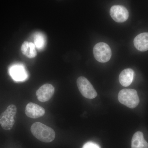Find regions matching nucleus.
<instances>
[{
    "mask_svg": "<svg viewBox=\"0 0 148 148\" xmlns=\"http://www.w3.org/2000/svg\"><path fill=\"white\" fill-rule=\"evenodd\" d=\"M55 91L53 86L49 84H46L42 86L37 90L36 95L38 100L44 103L49 101L52 98Z\"/></svg>",
    "mask_w": 148,
    "mask_h": 148,
    "instance_id": "obj_7",
    "label": "nucleus"
},
{
    "mask_svg": "<svg viewBox=\"0 0 148 148\" xmlns=\"http://www.w3.org/2000/svg\"><path fill=\"white\" fill-rule=\"evenodd\" d=\"M110 14L115 21L119 23L125 22L129 17V12L123 6L115 5L110 10Z\"/></svg>",
    "mask_w": 148,
    "mask_h": 148,
    "instance_id": "obj_6",
    "label": "nucleus"
},
{
    "mask_svg": "<svg viewBox=\"0 0 148 148\" xmlns=\"http://www.w3.org/2000/svg\"><path fill=\"white\" fill-rule=\"evenodd\" d=\"M17 112V108L14 105H10L0 115V124L5 130H9L13 127L15 120L14 117Z\"/></svg>",
    "mask_w": 148,
    "mask_h": 148,
    "instance_id": "obj_3",
    "label": "nucleus"
},
{
    "mask_svg": "<svg viewBox=\"0 0 148 148\" xmlns=\"http://www.w3.org/2000/svg\"><path fill=\"white\" fill-rule=\"evenodd\" d=\"M77 85L82 95L88 99H93L97 93L90 82L84 77H80L77 81Z\"/></svg>",
    "mask_w": 148,
    "mask_h": 148,
    "instance_id": "obj_5",
    "label": "nucleus"
},
{
    "mask_svg": "<svg viewBox=\"0 0 148 148\" xmlns=\"http://www.w3.org/2000/svg\"><path fill=\"white\" fill-rule=\"evenodd\" d=\"M134 76V72L132 69H125L120 74L119 82L123 86L127 87L132 84Z\"/></svg>",
    "mask_w": 148,
    "mask_h": 148,
    "instance_id": "obj_11",
    "label": "nucleus"
},
{
    "mask_svg": "<svg viewBox=\"0 0 148 148\" xmlns=\"http://www.w3.org/2000/svg\"><path fill=\"white\" fill-rule=\"evenodd\" d=\"M119 101L121 104L130 108H136L140 102L138 92L135 89H123L120 91Z\"/></svg>",
    "mask_w": 148,
    "mask_h": 148,
    "instance_id": "obj_2",
    "label": "nucleus"
},
{
    "mask_svg": "<svg viewBox=\"0 0 148 148\" xmlns=\"http://www.w3.org/2000/svg\"><path fill=\"white\" fill-rule=\"evenodd\" d=\"M95 59L101 63H106L111 58L112 51L110 46L104 42H99L95 45L93 49Z\"/></svg>",
    "mask_w": 148,
    "mask_h": 148,
    "instance_id": "obj_4",
    "label": "nucleus"
},
{
    "mask_svg": "<svg viewBox=\"0 0 148 148\" xmlns=\"http://www.w3.org/2000/svg\"><path fill=\"white\" fill-rule=\"evenodd\" d=\"M29 42L27 41H25L22 44V46L21 47V51L22 53L25 55V53H26V51L28 49V48L29 47Z\"/></svg>",
    "mask_w": 148,
    "mask_h": 148,
    "instance_id": "obj_16",
    "label": "nucleus"
},
{
    "mask_svg": "<svg viewBox=\"0 0 148 148\" xmlns=\"http://www.w3.org/2000/svg\"><path fill=\"white\" fill-rule=\"evenodd\" d=\"M9 71L11 76L16 81H23L28 77L27 72L22 65H14L11 67Z\"/></svg>",
    "mask_w": 148,
    "mask_h": 148,
    "instance_id": "obj_9",
    "label": "nucleus"
},
{
    "mask_svg": "<svg viewBox=\"0 0 148 148\" xmlns=\"http://www.w3.org/2000/svg\"><path fill=\"white\" fill-rule=\"evenodd\" d=\"M31 131L35 138L44 143H51L55 138L54 130L40 122H36L32 125Z\"/></svg>",
    "mask_w": 148,
    "mask_h": 148,
    "instance_id": "obj_1",
    "label": "nucleus"
},
{
    "mask_svg": "<svg viewBox=\"0 0 148 148\" xmlns=\"http://www.w3.org/2000/svg\"><path fill=\"white\" fill-rule=\"evenodd\" d=\"M82 148H101L100 146L96 143L89 142L86 143Z\"/></svg>",
    "mask_w": 148,
    "mask_h": 148,
    "instance_id": "obj_15",
    "label": "nucleus"
},
{
    "mask_svg": "<svg viewBox=\"0 0 148 148\" xmlns=\"http://www.w3.org/2000/svg\"><path fill=\"white\" fill-rule=\"evenodd\" d=\"M132 148H148V143L145 140L143 132L138 131L133 135L131 142Z\"/></svg>",
    "mask_w": 148,
    "mask_h": 148,
    "instance_id": "obj_12",
    "label": "nucleus"
},
{
    "mask_svg": "<svg viewBox=\"0 0 148 148\" xmlns=\"http://www.w3.org/2000/svg\"><path fill=\"white\" fill-rule=\"evenodd\" d=\"M134 45L138 50L145 51L148 50V33L138 35L134 40Z\"/></svg>",
    "mask_w": 148,
    "mask_h": 148,
    "instance_id": "obj_10",
    "label": "nucleus"
},
{
    "mask_svg": "<svg viewBox=\"0 0 148 148\" xmlns=\"http://www.w3.org/2000/svg\"><path fill=\"white\" fill-rule=\"evenodd\" d=\"M25 113L28 117L37 119L42 116L45 114V110L41 106L35 103H29L26 106Z\"/></svg>",
    "mask_w": 148,
    "mask_h": 148,
    "instance_id": "obj_8",
    "label": "nucleus"
},
{
    "mask_svg": "<svg viewBox=\"0 0 148 148\" xmlns=\"http://www.w3.org/2000/svg\"><path fill=\"white\" fill-rule=\"evenodd\" d=\"M25 55L28 58H34L36 56L37 51L34 44L32 42H29V47Z\"/></svg>",
    "mask_w": 148,
    "mask_h": 148,
    "instance_id": "obj_14",
    "label": "nucleus"
},
{
    "mask_svg": "<svg viewBox=\"0 0 148 148\" xmlns=\"http://www.w3.org/2000/svg\"><path fill=\"white\" fill-rule=\"evenodd\" d=\"M45 37L40 33H37L34 37V44L38 49H42L45 45Z\"/></svg>",
    "mask_w": 148,
    "mask_h": 148,
    "instance_id": "obj_13",
    "label": "nucleus"
}]
</instances>
